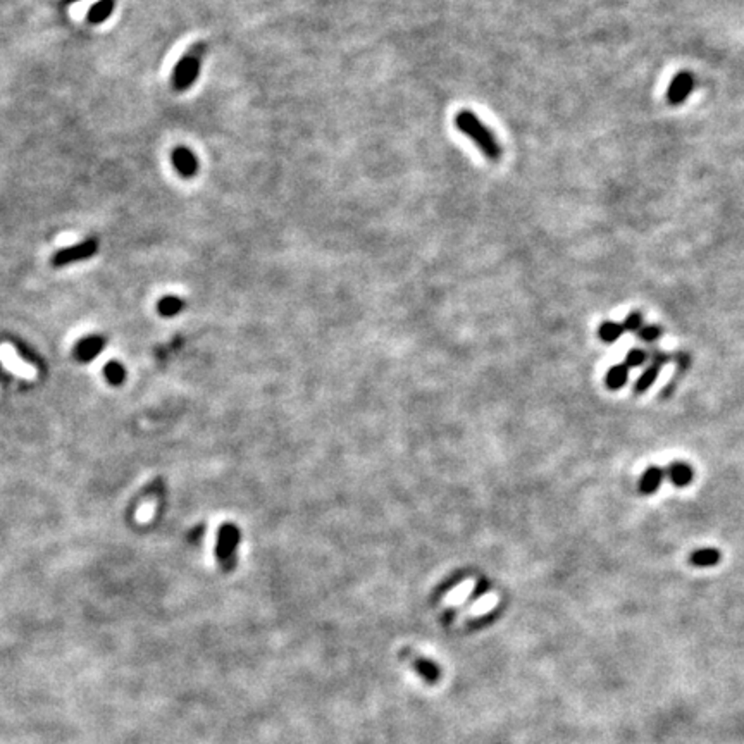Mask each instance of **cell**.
<instances>
[{
	"label": "cell",
	"mask_w": 744,
	"mask_h": 744,
	"mask_svg": "<svg viewBox=\"0 0 744 744\" xmlns=\"http://www.w3.org/2000/svg\"><path fill=\"white\" fill-rule=\"evenodd\" d=\"M455 126L459 128L460 133H464L467 138H470L479 146V150L488 159L498 160L499 157H502V145H499L496 136L491 133V129L488 128L476 114L467 109H462L455 116Z\"/></svg>",
	"instance_id": "obj_1"
},
{
	"label": "cell",
	"mask_w": 744,
	"mask_h": 744,
	"mask_svg": "<svg viewBox=\"0 0 744 744\" xmlns=\"http://www.w3.org/2000/svg\"><path fill=\"white\" fill-rule=\"evenodd\" d=\"M204 55L205 45L200 41V44H195L193 47L188 48L187 54L178 61L173 71V88L176 92H184V90L191 88L195 85L198 75H200Z\"/></svg>",
	"instance_id": "obj_2"
},
{
	"label": "cell",
	"mask_w": 744,
	"mask_h": 744,
	"mask_svg": "<svg viewBox=\"0 0 744 744\" xmlns=\"http://www.w3.org/2000/svg\"><path fill=\"white\" fill-rule=\"evenodd\" d=\"M97 251H99V240L90 238L76 243V245L61 248L52 255L50 262L54 267H64V265L75 264V262L88 260L93 255H97Z\"/></svg>",
	"instance_id": "obj_3"
},
{
	"label": "cell",
	"mask_w": 744,
	"mask_h": 744,
	"mask_svg": "<svg viewBox=\"0 0 744 744\" xmlns=\"http://www.w3.org/2000/svg\"><path fill=\"white\" fill-rule=\"evenodd\" d=\"M694 88V78L691 73L680 71L679 75L674 76L672 83H670L669 90H667V100L672 106H679L684 100L687 99L691 92Z\"/></svg>",
	"instance_id": "obj_4"
},
{
	"label": "cell",
	"mask_w": 744,
	"mask_h": 744,
	"mask_svg": "<svg viewBox=\"0 0 744 744\" xmlns=\"http://www.w3.org/2000/svg\"><path fill=\"white\" fill-rule=\"evenodd\" d=\"M104 348H106V340H104L102 336H99V334H90V336L82 338V340L75 345L73 354H75L76 361L85 362L86 364V362H92L93 359L99 357L104 352Z\"/></svg>",
	"instance_id": "obj_5"
},
{
	"label": "cell",
	"mask_w": 744,
	"mask_h": 744,
	"mask_svg": "<svg viewBox=\"0 0 744 744\" xmlns=\"http://www.w3.org/2000/svg\"><path fill=\"white\" fill-rule=\"evenodd\" d=\"M173 166L183 178H193L198 173V159L188 146H176L173 150Z\"/></svg>",
	"instance_id": "obj_6"
},
{
	"label": "cell",
	"mask_w": 744,
	"mask_h": 744,
	"mask_svg": "<svg viewBox=\"0 0 744 744\" xmlns=\"http://www.w3.org/2000/svg\"><path fill=\"white\" fill-rule=\"evenodd\" d=\"M722 560V551L718 548H696L689 553L687 562H689L693 567L698 569H710L715 565L721 564Z\"/></svg>",
	"instance_id": "obj_7"
},
{
	"label": "cell",
	"mask_w": 744,
	"mask_h": 744,
	"mask_svg": "<svg viewBox=\"0 0 744 744\" xmlns=\"http://www.w3.org/2000/svg\"><path fill=\"white\" fill-rule=\"evenodd\" d=\"M665 476L669 477L670 484L676 488H686L693 483L694 470L689 464L686 462H674L667 467Z\"/></svg>",
	"instance_id": "obj_8"
},
{
	"label": "cell",
	"mask_w": 744,
	"mask_h": 744,
	"mask_svg": "<svg viewBox=\"0 0 744 744\" xmlns=\"http://www.w3.org/2000/svg\"><path fill=\"white\" fill-rule=\"evenodd\" d=\"M663 479H665V470L658 466H649L642 473L641 481H639V491L642 495H653L660 490Z\"/></svg>",
	"instance_id": "obj_9"
},
{
	"label": "cell",
	"mask_w": 744,
	"mask_h": 744,
	"mask_svg": "<svg viewBox=\"0 0 744 744\" xmlns=\"http://www.w3.org/2000/svg\"><path fill=\"white\" fill-rule=\"evenodd\" d=\"M114 0H99L88 10V21L92 24H100L109 19L114 12Z\"/></svg>",
	"instance_id": "obj_10"
},
{
	"label": "cell",
	"mask_w": 744,
	"mask_h": 744,
	"mask_svg": "<svg viewBox=\"0 0 744 744\" xmlns=\"http://www.w3.org/2000/svg\"><path fill=\"white\" fill-rule=\"evenodd\" d=\"M629 379V368L625 364H617L613 368H610V371L605 376V384L609 390L617 391L622 390L625 386Z\"/></svg>",
	"instance_id": "obj_11"
},
{
	"label": "cell",
	"mask_w": 744,
	"mask_h": 744,
	"mask_svg": "<svg viewBox=\"0 0 744 744\" xmlns=\"http://www.w3.org/2000/svg\"><path fill=\"white\" fill-rule=\"evenodd\" d=\"M658 372H660V364H656V362L649 365V368H646L645 372H642L641 376L638 377V381H636L634 393L636 394L646 393V391L655 384L656 377H658Z\"/></svg>",
	"instance_id": "obj_12"
},
{
	"label": "cell",
	"mask_w": 744,
	"mask_h": 744,
	"mask_svg": "<svg viewBox=\"0 0 744 744\" xmlns=\"http://www.w3.org/2000/svg\"><path fill=\"white\" fill-rule=\"evenodd\" d=\"M183 307L184 302L180 296H162V298L159 300V303H157V312L162 317H173L176 316V314H180L181 310H183Z\"/></svg>",
	"instance_id": "obj_13"
},
{
	"label": "cell",
	"mask_w": 744,
	"mask_h": 744,
	"mask_svg": "<svg viewBox=\"0 0 744 744\" xmlns=\"http://www.w3.org/2000/svg\"><path fill=\"white\" fill-rule=\"evenodd\" d=\"M104 377L111 386H121L126 381V368L117 361L107 362L104 365Z\"/></svg>",
	"instance_id": "obj_14"
},
{
	"label": "cell",
	"mask_w": 744,
	"mask_h": 744,
	"mask_svg": "<svg viewBox=\"0 0 744 744\" xmlns=\"http://www.w3.org/2000/svg\"><path fill=\"white\" fill-rule=\"evenodd\" d=\"M624 333V326L619 323H613V321H605L598 330V336L603 343H616Z\"/></svg>",
	"instance_id": "obj_15"
},
{
	"label": "cell",
	"mask_w": 744,
	"mask_h": 744,
	"mask_svg": "<svg viewBox=\"0 0 744 744\" xmlns=\"http://www.w3.org/2000/svg\"><path fill=\"white\" fill-rule=\"evenodd\" d=\"M646 361H648V355H646V352L641 350V348H632V350H629L627 355H625V365H627L629 369L641 368Z\"/></svg>",
	"instance_id": "obj_16"
},
{
	"label": "cell",
	"mask_w": 744,
	"mask_h": 744,
	"mask_svg": "<svg viewBox=\"0 0 744 744\" xmlns=\"http://www.w3.org/2000/svg\"><path fill=\"white\" fill-rule=\"evenodd\" d=\"M622 326H624V330L629 331V333H638V331L642 327V314L638 312V310H636V312H631L627 317H625Z\"/></svg>",
	"instance_id": "obj_17"
},
{
	"label": "cell",
	"mask_w": 744,
	"mask_h": 744,
	"mask_svg": "<svg viewBox=\"0 0 744 744\" xmlns=\"http://www.w3.org/2000/svg\"><path fill=\"white\" fill-rule=\"evenodd\" d=\"M663 334V330L658 326H642L641 330L638 331V336L641 338L642 341H648V343H651V341H656L660 336Z\"/></svg>",
	"instance_id": "obj_18"
},
{
	"label": "cell",
	"mask_w": 744,
	"mask_h": 744,
	"mask_svg": "<svg viewBox=\"0 0 744 744\" xmlns=\"http://www.w3.org/2000/svg\"><path fill=\"white\" fill-rule=\"evenodd\" d=\"M493 603H495V598H491V596H488V598H484V600H479V602H477L476 605H474L473 613H483V612H486V610L490 609V607L493 605Z\"/></svg>",
	"instance_id": "obj_19"
},
{
	"label": "cell",
	"mask_w": 744,
	"mask_h": 744,
	"mask_svg": "<svg viewBox=\"0 0 744 744\" xmlns=\"http://www.w3.org/2000/svg\"><path fill=\"white\" fill-rule=\"evenodd\" d=\"M66 2H69V3H75V2H78V0H66Z\"/></svg>",
	"instance_id": "obj_20"
}]
</instances>
